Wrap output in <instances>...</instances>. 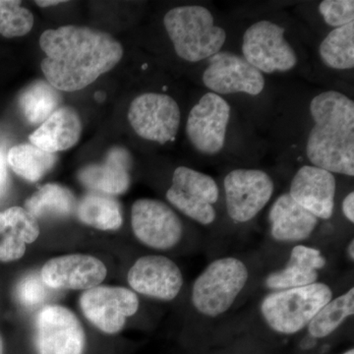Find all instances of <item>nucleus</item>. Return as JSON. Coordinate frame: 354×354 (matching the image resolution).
I'll return each mask as SVG.
<instances>
[{
  "label": "nucleus",
  "mask_w": 354,
  "mask_h": 354,
  "mask_svg": "<svg viewBox=\"0 0 354 354\" xmlns=\"http://www.w3.org/2000/svg\"><path fill=\"white\" fill-rule=\"evenodd\" d=\"M46 57L41 68L58 91L76 92L111 71L123 57V48L108 32L83 26L46 30L39 37Z\"/></svg>",
  "instance_id": "nucleus-1"
},
{
  "label": "nucleus",
  "mask_w": 354,
  "mask_h": 354,
  "mask_svg": "<svg viewBox=\"0 0 354 354\" xmlns=\"http://www.w3.org/2000/svg\"><path fill=\"white\" fill-rule=\"evenodd\" d=\"M314 125L306 143L311 165L333 174L354 176V102L337 91H325L309 104Z\"/></svg>",
  "instance_id": "nucleus-2"
},
{
  "label": "nucleus",
  "mask_w": 354,
  "mask_h": 354,
  "mask_svg": "<svg viewBox=\"0 0 354 354\" xmlns=\"http://www.w3.org/2000/svg\"><path fill=\"white\" fill-rule=\"evenodd\" d=\"M164 25L177 57L191 64L220 53L227 41L225 29L204 6L174 7L165 14Z\"/></svg>",
  "instance_id": "nucleus-3"
},
{
  "label": "nucleus",
  "mask_w": 354,
  "mask_h": 354,
  "mask_svg": "<svg viewBox=\"0 0 354 354\" xmlns=\"http://www.w3.org/2000/svg\"><path fill=\"white\" fill-rule=\"evenodd\" d=\"M334 297L327 283L274 290L263 298L260 313L266 325L281 335H295L306 329L324 305Z\"/></svg>",
  "instance_id": "nucleus-4"
},
{
  "label": "nucleus",
  "mask_w": 354,
  "mask_h": 354,
  "mask_svg": "<svg viewBox=\"0 0 354 354\" xmlns=\"http://www.w3.org/2000/svg\"><path fill=\"white\" fill-rule=\"evenodd\" d=\"M249 281V270L239 258L221 257L209 263L193 283L191 304L206 318L227 313Z\"/></svg>",
  "instance_id": "nucleus-5"
},
{
  "label": "nucleus",
  "mask_w": 354,
  "mask_h": 354,
  "mask_svg": "<svg viewBox=\"0 0 354 354\" xmlns=\"http://www.w3.org/2000/svg\"><path fill=\"white\" fill-rule=\"evenodd\" d=\"M285 34V28L272 21L254 23L244 32L242 57L262 74L290 71L297 66L298 57Z\"/></svg>",
  "instance_id": "nucleus-6"
},
{
  "label": "nucleus",
  "mask_w": 354,
  "mask_h": 354,
  "mask_svg": "<svg viewBox=\"0 0 354 354\" xmlns=\"http://www.w3.org/2000/svg\"><path fill=\"white\" fill-rule=\"evenodd\" d=\"M165 196L174 208L200 225H209L216 221L214 205L218 201L220 189L215 179L204 172L177 167Z\"/></svg>",
  "instance_id": "nucleus-7"
},
{
  "label": "nucleus",
  "mask_w": 354,
  "mask_h": 354,
  "mask_svg": "<svg viewBox=\"0 0 354 354\" xmlns=\"http://www.w3.org/2000/svg\"><path fill=\"white\" fill-rule=\"evenodd\" d=\"M128 120L139 137L165 145L174 141L178 133L180 109L171 95L144 93L130 104Z\"/></svg>",
  "instance_id": "nucleus-8"
},
{
  "label": "nucleus",
  "mask_w": 354,
  "mask_h": 354,
  "mask_svg": "<svg viewBox=\"0 0 354 354\" xmlns=\"http://www.w3.org/2000/svg\"><path fill=\"white\" fill-rule=\"evenodd\" d=\"M227 215L237 223L254 220L271 201L274 191L272 177L261 169H237L223 179Z\"/></svg>",
  "instance_id": "nucleus-9"
},
{
  "label": "nucleus",
  "mask_w": 354,
  "mask_h": 354,
  "mask_svg": "<svg viewBox=\"0 0 354 354\" xmlns=\"http://www.w3.org/2000/svg\"><path fill=\"white\" fill-rule=\"evenodd\" d=\"M232 115L230 104L221 95L208 92L191 109L186 134L193 148L204 156H216L223 150Z\"/></svg>",
  "instance_id": "nucleus-10"
},
{
  "label": "nucleus",
  "mask_w": 354,
  "mask_h": 354,
  "mask_svg": "<svg viewBox=\"0 0 354 354\" xmlns=\"http://www.w3.org/2000/svg\"><path fill=\"white\" fill-rule=\"evenodd\" d=\"M80 308L95 327L106 334H118L127 318L139 309V298L134 291L123 286H97L84 291Z\"/></svg>",
  "instance_id": "nucleus-11"
},
{
  "label": "nucleus",
  "mask_w": 354,
  "mask_h": 354,
  "mask_svg": "<svg viewBox=\"0 0 354 354\" xmlns=\"http://www.w3.org/2000/svg\"><path fill=\"white\" fill-rule=\"evenodd\" d=\"M131 225L136 239L156 250H169L183 236V221L169 205L157 199L143 198L133 203Z\"/></svg>",
  "instance_id": "nucleus-12"
},
{
  "label": "nucleus",
  "mask_w": 354,
  "mask_h": 354,
  "mask_svg": "<svg viewBox=\"0 0 354 354\" xmlns=\"http://www.w3.org/2000/svg\"><path fill=\"white\" fill-rule=\"evenodd\" d=\"M39 354H83L86 335L75 314L62 305H46L36 320Z\"/></svg>",
  "instance_id": "nucleus-13"
},
{
  "label": "nucleus",
  "mask_w": 354,
  "mask_h": 354,
  "mask_svg": "<svg viewBox=\"0 0 354 354\" xmlns=\"http://www.w3.org/2000/svg\"><path fill=\"white\" fill-rule=\"evenodd\" d=\"M203 84L218 95L246 94L258 95L264 91V75L236 53L220 51L209 58L203 72Z\"/></svg>",
  "instance_id": "nucleus-14"
},
{
  "label": "nucleus",
  "mask_w": 354,
  "mask_h": 354,
  "mask_svg": "<svg viewBox=\"0 0 354 354\" xmlns=\"http://www.w3.org/2000/svg\"><path fill=\"white\" fill-rule=\"evenodd\" d=\"M130 288L140 295L171 301L183 290L184 279L178 266L162 255L139 258L127 274Z\"/></svg>",
  "instance_id": "nucleus-15"
},
{
  "label": "nucleus",
  "mask_w": 354,
  "mask_h": 354,
  "mask_svg": "<svg viewBox=\"0 0 354 354\" xmlns=\"http://www.w3.org/2000/svg\"><path fill=\"white\" fill-rule=\"evenodd\" d=\"M108 270L97 257L70 254L53 258L44 265L41 279L51 290H87L101 285Z\"/></svg>",
  "instance_id": "nucleus-16"
},
{
  "label": "nucleus",
  "mask_w": 354,
  "mask_h": 354,
  "mask_svg": "<svg viewBox=\"0 0 354 354\" xmlns=\"http://www.w3.org/2000/svg\"><path fill=\"white\" fill-rule=\"evenodd\" d=\"M337 179L332 172L314 165H304L291 180L290 196L318 220L334 215Z\"/></svg>",
  "instance_id": "nucleus-17"
},
{
  "label": "nucleus",
  "mask_w": 354,
  "mask_h": 354,
  "mask_svg": "<svg viewBox=\"0 0 354 354\" xmlns=\"http://www.w3.org/2000/svg\"><path fill=\"white\" fill-rule=\"evenodd\" d=\"M131 153L127 149L114 146L104 160L85 165L78 171V180L93 192L116 196L127 192L131 185Z\"/></svg>",
  "instance_id": "nucleus-18"
},
{
  "label": "nucleus",
  "mask_w": 354,
  "mask_h": 354,
  "mask_svg": "<svg viewBox=\"0 0 354 354\" xmlns=\"http://www.w3.org/2000/svg\"><path fill=\"white\" fill-rule=\"evenodd\" d=\"M327 259L319 249L297 244L283 269L271 272L265 279L272 291L302 288L319 281V272L327 266Z\"/></svg>",
  "instance_id": "nucleus-19"
},
{
  "label": "nucleus",
  "mask_w": 354,
  "mask_h": 354,
  "mask_svg": "<svg viewBox=\"0 0 354 354\" xmlns=\"http://www.w3.org/2000/svg\"><path fill=\"white\" fill-rule=\"evenodd\" d=\"M270 234L281 243L307 241L319 225V220L283 193L272 203L269 212Z\"/></svg>",
  "instance_id": "nucleus-20"
},
{
  "label": "nucleus",
  "mask_w": 354,
  "mask_h": 354,
  "mask_svg": "<svg viewBox=\"0 0 354 354\" xmlns=\"http://www.w3.org/2000/svg\"><path fill=\"white\" fill-rule=\"evenodd\" d=\"M82 134V121L75 109L58 108L29 136L30 143L43 151L57 153L78 143Z\"/></svg>",
  "instance_id": "nucleus-21"
},
{
  "label": "nucleus",
  "mask_w": 354,
  "mask_h": 354,
  "mask_svg": "<svg viewBox=\"0 0 354 354\" xmlns=\"http://www.w3.org/2000/svg\"><path fill=\"white\" fill-rule=\"evenodd\" d=\"M76 214L84 225L100 230H118L123 223L122 208L118 199L93 191L77 203Z\"/></svg>",
  "instance_id": "nucleus-22"
},
{
  "label": "nucleus",
  "mask_w": 354,
  "mask_h": 354,
  "mask_svg": "<svg viewBox=\"0 0 354 354\" xmlns=\"http://www.w3.org/2000/svg\"><path fill=\"white\" fill-rule=\"evenodd\" d=\"M77 201L66 186L48 183L39 188L25 201V209L35 218H67L75 213Z\"/></svg>",
  "instance_id": "nucleus-23"
},
{
  "label": "nucleus",
  "mask_w": 354,
  "mask_h": 354,
  "mask_svg": "<svg viewBox=\"0 0 354 354\" xmlns=\"http://www.w3.org/2000/svg\"><path fill=\"white\" fill-rule=\"evenodd\" d=\"M62 102L59 91L46 80H36L20 94L19 106L26 120L32 125H41L55 113Z\"/></svg>",
  "instance_id": "nucleus-24"
},
{
  "label": "nucleus",
  "mask_w": 354,
  "mask_h": 354,
  "mask_svg": "<svg viewBox=\"0 0 354 354\" xmlns=\"http://www.w3.org/2000/svg\"><path fill=\"white\" fill-rule=\"evenodd\" d=\"M7 158L17 176L29 183H37L53 169L57 156L46 152L31 143H24L12 147Z\"/></svg>",
  "instance_id": "nucleus-25"
},
{
  "label": "nucleus",
  "mask_w": 354,
  "mask_h": 354,
  "mask_svg": "<svg viewBox=\"0 0 354 354\" xmlns=\"http://www.w3.org/2000/svg\"><path fill=\"white\" fill-rule=\"evenodd\" d=\"M354 314V288L337 297H333L327 304L319 310L318 313L307 326L310 337L325 339L353 317Z\"/></svg>",
  "instance_id": "nucleus-26"
},
{
  "label": "nucleus",
  "mask_w": 354,
  "mask_h": 354,
  "mask_svg": "<svg viewBox=\"0 0 354 354\" xmlns=\"http://www.w3.org/2000/svg\"><path fill=\"white\" fill-rule=\"evenodd\" d=\"M319 55L326 66L335 70L354 67V22L335 28L323 39Z\"/></svg>",
  "instance_id": "nucleus-27"
},
{
  "label": "nucleus",
  "mask_w": 354,
  "mask_h": 354,
  "mask_svg": "<svg viewBox=\"0 0 354 354\" xmlns=\"http://www.w3.org/2000/svg\"><path fill=\"white\" fill-rule=\"evenodd\" d=\"M15 0H0V35L4 38H19L34 27V15Z\"/></svg>",
  "instance_id": "nucleus-28"
},
{
  "label": "nucleus",
  "mask_w": 354,
  "mask_h": 354,
  "mask_svg": "<svg viewBox=\"0 0 354 354\" xmlns=\"http://www.w3.org/2000/svg\"><path fill=\"white\" fill-rule=\"evenodd\" d=\"M12 234L26 244L36 241L39 235L38 220L22 207H12L0 212V234Z\"/></svg>",
  "instance_id": "nucleus-29"
},
{
  "label": "nucleus",
  "mask_w": 354,
  "mask_h": 354,
  "mask_svg": "<svg viewBox=\"0 0 354 354\" xmlns=\"http://www.w3.org/2000/svg\"><path fill=\"white\" fill-rule=\"evenodd\" d=\"M50 290L41 279V272H32L20 279L16 286V297L26 308L34 309L50 299Z\"/></svg>",
  "instance_id": "nucleus-30"
},
{
  "label": "nucleus",
  "mask_w": 354,
  "mask_h": 354,
  "mask_svg": "<svg viewBox=\"0 0 354 354\" xmlns=\"http://www.w3.org/2000/svg\"><path fill=\"white\" fill-rule=\"evenodd\" d=\"M318 10L326 24L335 29L354 22L353 0H324Z\"/></svg>",
  "instance_id": "nucleus-31"
},
{
  "label": "nucleus",
  "mask_w": 354,
  "mask_h": 354,
  "mask_svg": "<svg viewBox=\"0 0 354 354\" xmlns=\"http://www.w3.org/2000/svg\"><path fill=\"white\" fill-rule=\"evenodd\" d=\"M26 245L20 237L6 232L0 241V261L12 262L21 259L26 252Z\"/></svg>",
  "instance_id": "nucleus-32"
},
{
  "label": "nucleus",
  "mask_w": 354,
  "mask_h": 354,
  "mask_svg": "<svg viewBox=\"0 0 354 354\" xmlns=\"http://www.w3.org/2000/svg\"><path fill=\"white\" fill-rule=\"evenodd\" d=\"M342 212L344 218L351 223H354V192L351 191L342 202Z\"/></svg>",
  "instance_id": "nucleus-33"
},
{
  "label": "nucleus",
  "mask_w": 354,
  "mask_h": 354,
  "mask_svg": "<svg viewBox=\"0 0 354 354\" xmlns=\"http://www.w3.org/2000/svg\"><path fill=\"white\" fill-rule=\"evenodd\" d=\"M6 181V169L4 165L3 158L0 156V191L3 188Z\"/></svg>",
  "instance_id": "nucleus-34"
},
{
  "label": "nucleus",
  "mask_w": 354,
  "mask_h": 354,
  "mask_svg": "<svg viewBox=\"0 0 354 354\" xmlns=\"http://www.w3.org/2000/svg\"><path fill=\"white\" fill-rule=\"evenodd\" d=\"M65 1H59V0H48V1H46V0H37V1H35V3L37 4V6L39 7H50V6H58V4L60 3H64Z\"/></svg>",
  "instance_id": "nucleus-35"
},
{
  "label": "nucleus",
  "mask_w": 354,
  "mask_h": 354,
  "mask_svg": "<svg viewBox=\"0 0 354 354\" xmlns=\"http://www.w3.org/2000/svg\"><path fill=\"white\" fill-rule=\"evenodd\" d=\"M348 256L351 261L354 260V241L351 239L348 245Z\"/></svg>",
  "instance_id": "nucleus-36"
},
{
  "label": "nucleus",
  "mask_w": 354,
  "mask_h": 354,
  "mask_svg": "<svg viewBox=\"0 0 354 354\" xmlns=\"http://www.w3.org/2000/svg\"><path fill=\"white\" fill-rule=\"evenodd\" d=\"M0 354H3V341H2L1 335H0Z\"/></svg>",
  "instance_id": "nucleus-37"
},
{
  "label": "nucleus",
  "mask_w": 354,
  "mask_h": 354,
  "mask_svg": "<svg viewBox=\"0 0 354 354\" xmlns=\"http://www.w3.org/2000/svg\"><path fill=\"white\" fill-rule=\"evenodd\" d=\"M342 354H354V349L353 348L348 349V351H346V353H344Z\"/></svg>",
  "instance_id": "nucleus-38"
}]
</instances>
